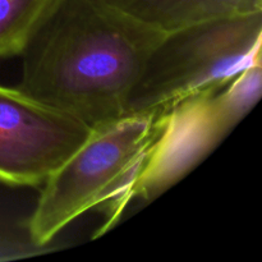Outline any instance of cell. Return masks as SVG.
I'll use <instances>...</instances> for the list:
<instances>
[{
    "mask_svg": "<svg viewBox=\"0 0 262 262\" xmlns=\"http://www.w3.org/2000/svg\"><path fill=\"white\" fill-rule=\"evenodd\" d=\"M164 33L104 0H63L19 55L18 87L92 129L105 127L125 117Z\"/></svg>",
    "mask_w": 262,
    "mask_h": 262,
    "instance_id": "6da1fadb",
    "label": "cell"
},
{
    "mask_svg": "<svg viewBox=\"0 0 262 262\" xmlns=\"http://www.w3.org/2000/svg\"><path fill=\"white\" fill-rule=\"evenodd\" d=\"M164 113L125 115L94 129L40 187L37 202L26 223L28 239L49 247L77 217L91 210L105 215L95 237L119 220L118 206L158 138Z\"/></svg>",
    "mask_w": 262,
    "mask_h": 262,
    "instance_id": "7a4b0ae2",
    "label": "cell"
},
{
    "mask_svg": "<svg viewBox=\"0 0 262 262\" xmlns=\"http://www.w3.org/2000/svg\"><path fill=\"white\" fill-rule=\"evenodd\" d=\"M262 63V12L196 23L165 32L130 91L125 115L168 112L216 90Z\"/></svg>",
    "mask_w": 262,
    "mask_h": 262,
    "instance_id": "3957f363",
    "label": "cell"
},
{
    "mask_svg": "<svg viewBox=\"0 0 262 262\" xmlns=\"http://www.w3.org/2000/svg\"><path fill=\"white\" fill-rule=\"evenodd\" d=\"M92 133L18 86L0 84V183L40 188Z\"/></svg>",
    "mask_w": 262,
    "mask_h": 262,
    "instance_id": "5b68a950",
    "label": "cell"
},
{
    "mask_svg": "<svg viewBox=\"0 0 262 262\" xmlns=\"http://www.w3.org/2000/svg\"><path fill=\"white\" fill-rule=\"evenodd\" d=\"M248 114L228 89L202 92L164 112L158 138L118 206L120 216L138 200L151 202L199 166Z\"/></svg>",
    "mask_w": 262,
    "mask_h": 262,
    "instance_id": "277c9868",
    "label": "cell"
},
{
    "mask_svg": "<svg viewBox=\"0 0 262 262\" xmlns=\"http://www.w3.org/2000/svg\"><path fill=\"white\" fill-rule=\"evenodd\" d=\"M161 32L206 20L262 12V0H104Z\"/></svg>",
    "mask_w": 262,
    "mask_h": 262,
    "instance_id": "8992f818",
    "label": "cell"
},
{
    "mask_svg": "<svg viewBox=\"0 0 262 262\" xmlns=\"http://www.w3.org/2000/svg\"><path fill=\"white\" fill-rule=\"evenodd\" d=\"M63 0H0V61L19 56Z\"/></svg>",
    "mask_w": 262,
    "mask_h": 262,
    "instance_id": "52a82bcc",
    "label": "cell"
}]
</instances>
